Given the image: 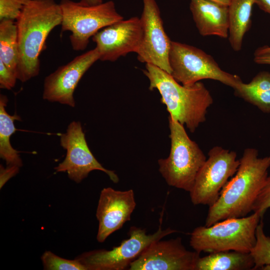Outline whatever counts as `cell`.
Segmentation results:
<instances>
[{
    "label": "cell",
    "mask_w": 270,
    "mask_h": 270,
    "mask_svg": "<svg viewBox=\"0 0 270 270\" xmlns=\"http://www.w3.org/2000/svg\"><path fill=\"white\" fill-rule=\"evenodd\" d=\"M270 167V156L258 157V150L246 148L235 174L222 188L217 201L209 207L205 226L247 216L264 186Z\"/></svg>",
    "instance_id": "1"
},
{
    "label": "cell",
    "mask_w": 270,
    "mask_h": 270,
    "mask_svg": "<svg viewBox=\"0 0 270 270\" xmlns=\"http://www.w3.org/2000/svg\"><path fill=\"white\" fill-rule=\"evenodd\" d=\"M62 20L60 4L54 0H30L24 6L16 20L18 80L24 82L39 74L40 55L48 35Z\"/></svg>",
    "instance_id": "2"
},
{
    "label": "cell",
    "mask_w": 270,
    "mask_h": 270,
    "mask_svg": "<svg viewBox=\"0 0 270 270\" xmlns=\"http://www.w3.org/2000/svg\"><path fill=\"white\" fill-rule=\"evenodd\" d=\"M143 72L150 81L149 90L159 92L169 116L185 125L191 132L205 122L213 98L204 84L180 85L170 74L150 64H146Z\"/></svg>",
    "instance_id": "3"
},
{
    "label": "cell",
    "mask_w": 270,
    "mask_h": 270,
    "mask_svg": "<svg viewBox=\"0 0 270 270\" xmlns=\"http://www.w3.org/2000/svg\"><path fill=\"white\" fill-rule=\"evenodd\" d=\"M262 217L253 212L244 217L226 219L210 226H200L190 234L194 250L214 252L224 250L250 252L256 242V230Z\"/></svg>",
    "instance_id": "4"
},
{
    "label": "cell",
    "mask_w": 270,
    "mask_h": 270,
    "mask_svg": "<svg viewBox=\"0 0 270 270\" xmlns=\"http://www.w3.org/2000/svg\"><path fill=\"white\" fill-rule=\"evenodd\" d=\"M168 122L170 152L166 158L158 160V170L168 185L190 192L206 158L184 125L170 116Z\"/></svg>",
    "instance_id": "5"
},
{
    "label": "cell",
    "mask_w": 270,
    "mask_h": 270,
    "mask_svg": "<svg viewBox=\"0 0 270 270\" xmlns=\"http://www.w3.org/2000/svg\"><path fill=\"white\" fill-rule=\"evenodd\" d=\"M62 32H71L70 40L76 51L84 50L89 40L102 28L124 19L115 4L109 0L89 6L72 0H61Z\"/></svg>",
    "instance_id": "6"
},
{
    "label": "cell",
    "mask_w": 270,
    "mask_h": 270,
    "mask_svg": "<svg viewBox=\"0 0 270 270\" xmlns=\"http://www.w3.org/2000/svg\"><path fill=\"white\" fill-rule=\"evenodd\" d=\"M168 59L171 76L184 86L211 79L234 90L242 82L238 76L221 69L210 55L192 46L172 41Z\"/></svg>",
    "instance_id": "7"
},
{
    "label": "cell",
    "mask_w": 270,
    "mask_h": 270,
    "mask_svg": "<svg viewBox=\"0 0 270 270\" xmlns=\"http://www.w3.org/2000/svg\"><path fill=\"white\" fill-rule=\"evenodd\" d=\"M178 232L167 228L162 230L160 224L154 233L148 234L145 228L132 226L129 238L110 250H95L83 252L76 258L86 270H124L128 269L132 262L138 258L152 243L166 236Z\"/></svg>",
    "instance_id": "8"
},
{
    "label": "cell",
    "mask_w": 270,
    "mask_h": 270,
    "mask_svg": "<svg viewBox=\"0 0 270 270\" xmlns=\"http://www.w3.org/2000/svg\"><path fill=\"white\" fill-rule=\"evenodd\" d=\"M240 164L236 152L215 146L208 152L190 192L194 205L212 206L218 200L222 188L236 173Z\"/></svg>",
    "instance_id": "9"
},
{
    "label": "cell",
    "mask_w": 270,
    "mask_h": 270,
    "mask_svg": "<svg viewBox=\"0 0 270 270\" xmlns=\"http://www.w3.org/2000/svg\"><path fill=\"white\" fill-rule=\"evenodd\" d=\"M60 144L66 152L64 160L54 168L56 172H66L70 180L79 183L92 171L99 170L107 174L113 182H118L115 172L104 168L91 152L80 122L69 124L66 132L60 135Z\"/></svg>",
    "instance_id": "10"
},
{
    "label": "cell",
    "mask_w": 270,
    "mask_h": 270,
    "mask_svg": "<svg viewBox=\"0 0 270 270\" xmlns=\"http://www.w3.org/2000/svg\"><path fill=\"white\" fill-rule=\"evenodd\" d=\"M142 0L140 18L143 38L137 58L142 62L154 65L171 74L168 56L172 41L164 31L160 8L156 0Z\"/></svg>",
    "instance_id": "11"
},
{
    "label": "cell",
    "mask_w": 270,
    "mask_h": 270,
    "mask_svg": "<svg viewBox=\"0 0 270 270\" xmlns=\"http://www.w3.org/2000/svg\"><path fill=\"white\" fill-rule=\"evenodd\" d=\"M200 253L187 250L178 237L152 243L132 262L130 270H195Z\"/></svg>",
    "instance_id": "12"
},
{
    "label": "cell",
    "mask_w": 270,
    "mask_h": 270,
    "mask_svg": "<svg viewBox=\"0 0 270 270\" xmlns=\"http://www.w3.org/2000/svg\"><path fill=\"white\" fill-rule=\"evenodd\" d=\"M98 60L100 54L95 48L59 66L44 79L43 99L74 107L75 89L85 72Z\"/></svg>",
    "instance_id": "13"
},
{
    "label": "cell",
    "mask_w": 270,
    "mask_h": 270,
    "mask_svg": "<svg viewBox=\"0 0 270 270\" xmlns=\"http://www.w3.org/2000/svg\"><path fill=\"white\" fill-rule=\"evenodd\" d=\"M142 38L140 18L134 16L102 28L92 37V40L96 44L100 60L113 62L128 53H136Z\"/></svg>",
    "instance_id": "14"
},
{
    "label": "cell",
    "mask_w": 270,
    "mask_h": 270,
    "mask_svg": "<svg viewBox=\"0 0 270 270\" xmlns=\"http://www.w3.org/2000/svg\"><path fill=\"white\" fill-rule=\"evenodd\" d=\"M136 202L132 190L125 191L104 188L98 199L96 217L98 222L96 240L104 242L113 232L130 220Z\"/></svg>",
    "instance_id": "15"
},
{
    "label": "cell",
    "mask_w": 270,
    "mask_h": 270,
    "mask_svg": "<svg viewBox=\"0 0 270 270\" xmlns=\"http://www.w3.org/2000/svg\"><path fill=\"white\" fill-rule=\"evenodd\" d=\"M190 8L200 35L228 36V6L208 0H191Z\"/></svg>",
    "instance_id": "16"
},
{
    "label": "cell",
    "mask_w": 270,
    "mask_h": 270,
    "mask_svg": "<svg viewBox=\"0 0 270 270\" xmlns=\"http://www.w3.org/2000/svg\"><path fill=\"white\" fill-rule=\"evenodd\" d=\"M254 266V262L250 252L224 250L200 256L195 270H249Z\"/></svg>",
    "instance_id": "17"
},
{
    "label": "cell",
    "mask_w": 270,
    "mask_h": 270,
    "mask_svg": "<svg viewBox=\"0 0 270 270\" xmlns=\"http://www.w3.org/2000/svg\"><path fill=\"white\" fill-rule=\"evenodd\" d=\"M254 0H230L228 6V40L236 52L241 50L245 34L251 25Z\"/></svg>",
    "instance_id": "18"
},
{
    "label": "cell",
    "mask_w": 270,
    "mask_h": 270,
    "mask_svg": "<svg viewBox=\"0 0 270 270\" xmlns=\"http://www.w3.org/2000/svg\"><path fill=\"white\" fill-rule=\"evenodd\" d=\"M236 96L256 106L265 113H270V72L258 74L248 83L242 82L234 89Z\"/></svg>",
    "instance_id": "19"
},
{
    "label": "cell",
    "mask_w": 270,
    "mask_h": 270,
    "mask_svg": "<svg viewBox=\"0 0 270 270\" xmlns=\"http://www.w3.org/2000/svg\"><path fill=\"white\" fill-rule=\"evenodd\" d=\"M8 102L7 96H0V157L5 160L7 166H22V162L18 154L11 145L10 138L17 129L14 122L16 120H21L16 114H9L6 110Z\"/></svg>",
    "instance_id": "20"
},
{
    "label": "cell",
    "mask_w": 270,
    "mask_h": 270,
    "mask_svg": "<svg viewBox=\"0 0 270 270\" xmlns=\"http://www.w3.org/2000/svg\"><path fill=\"white\" fill-rule=\"evenodd\" d=\"M18 60L16 21L10 20H0V60L16 74Z\"/></svg>",
    "instance_id": "21"
},
{
    "label": "cell",
    "mask_w": 270,
    "mask_h": 270,
    "mask_svg": "<svg viewBox=\"0 0 270 270\" xmlns=\"http://www.w3.org/2000/svg\"><path fill=\"white\" fill-rule=\"evenodd\" d=\"M264 228L262 219L256 230V244L250 252L254 262L252 270L262 269L266 266H270V236L265 234Z\"/></svg>",
    "instance_id": "22"
},
{
    "label": "cell",
    "mask_w": 270,
    "mask_h": 270,
    "mask_svg": "<svg viewBox=\"0 0 270 270\" xmlns=\"http://www.w3.org/2000/svg\"><path fill=\"white\" fill-rule=\"evenodd\" d=\"M41 260L44 268L46 270H86L76 258H64L50 251H46L42 254Z\"/></svg>",
    "instance_id": "23"
},
{
    "label": "cell",
    "mask_w": 270,
    "mask_h": 270,
    "mask_svg": "<svg viewBox=\"0 0 270 270\" xmlns=\"http://www.w3.org/2000/svg\"><path fill=\"white\" fill-rule=\"evenodd\" d=\"M30 0H0V20L16 21Z\"/></svg>",
    "instance_id": "24"
},
{
    "label": "cell",
    "mask_w": 270,
    "mask_h": 270,
    "mask_svg": "<svg viewBox=\"0 0 270 270\" xmlns=\"http://www.w3.org/2000/svg\"><path fill=\"white\" fill-rule=\"evenodd\" d=\"M270 208V175L258 195L252 208V212H258L263 217L266 210Z\"/></svg>",
    "instance_id": "25"
},
{
    "label": "cell",
    "mask_w": 270,
    "mask_h": 270,
    "mask_svg": "<svg viewBox=\"0 0 270 270\" xmlns=\"http://www.w3.org/2000/svg\"><path fill=\"white\" fill-rule=\"evenodd\" d=\"M16 80V74L0 60V88L10 90L14 87Z\"/></svg>",
    "instance_id": "26"
},
{
    "label": "cell",
    "mask_w": 270,
    "mask_h": 270,
    "mask_svg": "<svg viewBox=\"0 0 270 270\" xmlns=\"http://www.w3.org/2000/svg\"><path fill=\"white\" fill-rule=\"evenodd\" d=\"M20 167L16 166H8L4 168L0 165V188L4 186L6 182L12 176L16 174L19 171Z\"/></svg>",
    "instance_id": "27"
},
{
    "label": "cell",
    "mask_w": 270,
    "mask_h": 270,
    "mask_svg": "<svg viewBox=\"0 0 270 270\" xmlns=\"http://www.w3.org/2000/svg\"><path fill=\"white\" fill-rule=\"evenodd\" d=\"M254 3L262 10L270 14V0H254Z\"/></svg>",
    "instance_id": "28"
},
{
    "label": "cell",
    "mask_w": 270,
    "mask_h": 270,
    "mask_svg": "<svg viewBox=\"0 0 270 270\" xmlns=\"http://www.w3.org/2000/svg\"><path fill=\"white\" fill-rule=\"evenodd\" d=\"M254 61L258 64L270 65V54L254 56Z\"/></svg>",
    "instance_id": "29"
},
{
    "label": "cell",
    "mask_w": 270,
    "mask_h": 270,
    "mask_svg": "<svg viewBox=\"0 0 270 270\" xmlns=\"http://www.w3.org/2000/svg\"><path fill=\"white\" fill-rule=\"evenodd\" d=\"M270 54V46H264L258 48L254 53V56H260L262 54Z\"/></svg>",
    "instance_id": "30"
},
{
    "label": "cell",
    "mask_w": 270,
    "mask_h": 270,
    "mask_svg": "<svg viewBox=\"0 0 270 270\" xmlns=\"http://www.w3.org/2000/svg\"><path fill=\"white\" fill-rule=\"evenodd\" d=\"M80 2L89 6L96 5L103 2L102 0H80Z\"/></svg>",
    "instance_id": "31"
},
{
    "label": "cell",
    "mask_w": 270,
    "mask_h": 270,
    "mask_svg": "<svg viewBox=\"0 0 270 270\" xmlns=\"http://www.w3.org/2000/svg\"><path fill=\"white\" fill-rule=\"evenodd\" d=\"M225 6H228L230 0H208Z\"/></svg>",
    "instance_id": "32"
}]
</instances>
